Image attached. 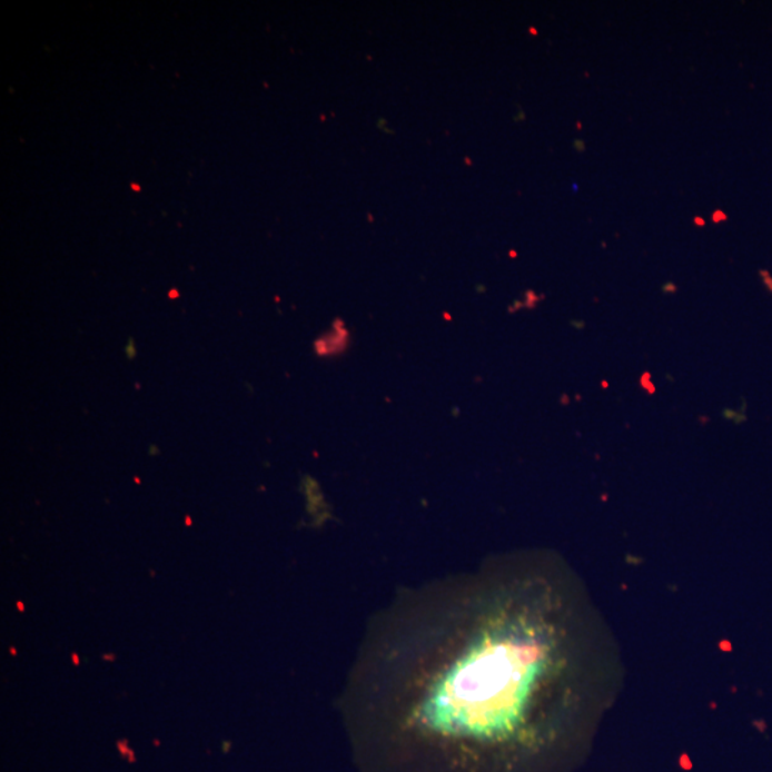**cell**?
I'll use <instances>...</instances> for the list:
<instances>
[{"label": "cell", "instance_id": "5b68a950", "mask_svg": "<svg viewBox=\"0 0 772 772\" xmlns=\"http://www.w3.org/2000/svg\"><path fill=\"white\" fill-rule=\"evenodd\" d=\"M576 148H578L580 150H585L584 142H581V140H576Z\"/></svg>", "mask_w": 772, "mask_h": 772}, {"label": "cell", "instance_id": "277c9868", "mask_svg": "<svg viewBox=\"0 0 772 772\" xmlns=\"http://www.w3.org/2000/svg\"><path fill=\"white\" fill-rule=\"evenodd\" d=\"M694 225H696V227H705L706 222H705V219H703L701 217H695L694 218Z\"/></svg>", "mask_w": 772, "mask_h": 772}, {"label": "cell", "instance_id": "3957f363", "mask_svg": "<svg viewBox=\"0 0 772 772\" xmlns=\"http://www.w3.org/2000/svg\"><path fill=\"white\" fill-rule=\"evenodd\" d=\"M761 275H763V277L765 278V285H769V288L772 290V279L770 278L769 273H765V270H761Z\"/></svg>", "mask_w": 772, "mask_h": 772}, {"label": "cell", "instance_id": "7a4b0ae2", "mask_svg": "<svg viewBox=\"0 0 772 772\" xmlns=\"http://www.w3.org/2000/svg\"><path fill=\"white\" fill-rule=\"evenodd\" d=\"M725 220H729V215L723 212V210H720V209L715 210V212L713 214V222L714 224H721V222H725Z\"/></svg>", "mask_w": 772, "mask_h": 772}, {"label": "cell", "instance_id": "6da1fadb", "mask_svg": "<svg viewBox=\"0 0 772 772\" xmlns=\"http://www.w3.org/2000/svg\"><path fill=\"white\" fill-rule=\"evenodd\" d=\"M578 575L526 554L398 591L339 699L359 772H576L623 689Z\"/></svg>", "mask_w": 772, "mask_h": 772}]
</instances>
